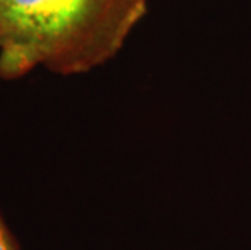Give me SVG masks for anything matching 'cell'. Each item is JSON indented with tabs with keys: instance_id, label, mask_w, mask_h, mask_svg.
<instances>
[{
	"instance_id": "7a4b0ae2",
	"label": "cell",
	"mask_w": 251,
	"mask_h": 250,
	"mask_svg": "<svg viewBox=\"0 0 251 250\" xmlns=\"http://www.w3.org/2000/svg\"><path fill=\"white\" fill-rule=\"evenodd\" d=\"M0 250H20V244L8 227L2 211H0Z\"/></svg>"
},
{
	"instance_id": "6da1fadb",
	"label": "cell",
	"mask_w": 251,
	"mask_h": 250,
	"mask_svg": "<svg viewBox=\"0 0 251 250\" xmlns=\"http://www.w3.org/2000/svg\"><path fill=\"white\" fill-rule=\"evenodd\" d=\"M146 8L148 0H0V80L37 67L72 77L104 65Z\"/></svg>"
}]
</instances>
